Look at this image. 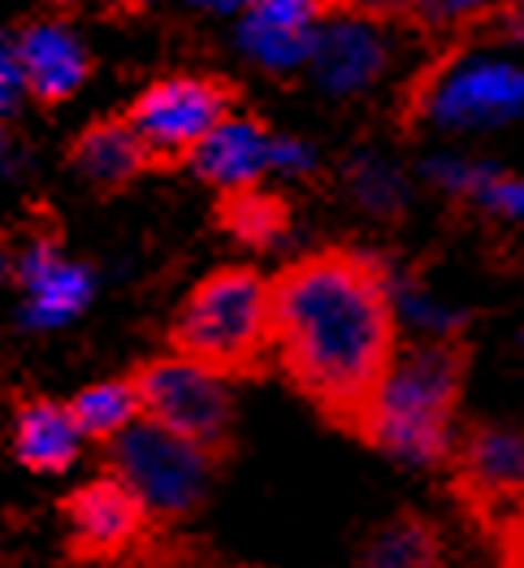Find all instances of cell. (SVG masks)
Segmentation results:
<instances>
[{"label": "cell", "mask_w": 524, "mask_h": 568, "mask_svg": "<svg viewBox=\"0 0 524 568\" xmlns=\"http://www.w3.org/2000/svg\"><path fill=\"white\" fill-rule=\"evenodd\" d=\"M399 317L378 256L321 247L274 274V361L333 429L378 443V417L399 365Z\"/></svg>", "instance_id": "obj_1"}, {"label": "cell", "mask_w": 524, "mask_h": 568, "mask_svg": "<svg viewBox=\"0 0 524 568\" xmlns=\"http://www.w3.org/2000/svg\"><path fill=\"white\" fill-rule=\"evenodd\" d=\"M174 361L222 382L265 378L274 361V278L251 265H222L204 274L178 304L165 334Z\"/></svg>", "instance_id": "obj_2"}, {"label": "cell", "mask_w": 524, "mask_h": 568, "mask_svg": "<svg viewBox=\"0 0 524 568\" xmlns=\"http://www.w3.org/2000/svg\"><path fill=\"white\" fill-rule=\"evenodd\" d=\"M473 369V347L460 334H438L399 352L378 417L381 452L412 465H446L455 443V417L464 382Z\"/></svg>", "instance_id": "obj_3"}, {"label": "cell", "mask_w": 524, "mask_h": 568, "mask_svg": "<svg viewBox=\"0 0 524 568\" xmlns=\"http://www.w3.org/2000/svg\"><path fill=\"white\" fill-rule=\"evenodd\" d=\"M126 386L140 404V422L187 443L213 469H226L235 460V395L222 378L174 356H152L126 374Z\"/></svg>", "instance_id": "obj_4"}, {"label": "cell", "mask_w": 524, "mask_h": 568, "mask_svg": "<svg viewBox=\"0 0 524 568\" xmlns=\"http://www.w3.org/2000/svg\"><path fill=\"white\" fill-rule=\"evenodd\" d=\"M235 113H243L238 83L222 74H169L147 83L131 100L126 122L147 148L152 174H174L183 165H195L199 148Z\"/></svg>", "instance_id": "obj_5"}, {"label": "cell", "mask_w": 524, "mask_h": 568, "mask_svg": "<svg viewBox=\"0 0 524 568\" xmlns=\"http://www.w3.org/2000/svg\"><path fill=\"white\" fill-rule=\"evenodd\" d=\"M109 474H117L140 495L152 529L165 534L199 513L217 469L187 443L140 422L109 447Z\"/></svg>", "instance_id": "obj_6"}, {"label": "cell", "mask_w": 524, "mask_h": 568, "mask_svg": "<svg viewBox=\"0 0 524 568\" xmlns=\"http://www.w3.org/2000/svg\"><path fill=\"white\" fill-rule=\"evenodd\" d=\"M446 486L469 525L494 538L524 499V429L490 422L460 426L446 456Z\"/></svg>", "instance_id": "obj_7"}, {"label": "cell", "mask_w": 524, "mask_h": 568, "mask_svg": "<svg viewBox=\"0 0 524 568\" xmlns=\"http://www.w3.org/2000/svg\"><path fill=\"white\" fill-rule=\"evenodd\" d=\"M65 556L74 565H117L147 538V508L117 474H100L61 499Z\"/></svg>", "instance_id": "obj_8"}, {"label": "cell", "mask_w": 524, "mask_h": 568, "mask_svg": "<svg viewBox=\"0 0 524 568\" xmlns=\"http://www.w3.org/2000/svg\"><path fill=\"white\" fill-rule=\"evenodd\" d=\"M13 61H18V74H22V88L48 109L65 104L92 74V52L56 18H35V22L18 27Z\"/></svg>", "instance_id": "obj_9"}, {"label": "cell", "mask_w": 524, "mask_h": 568, "mask_svg": "<svg viewBox=\"0 0 524 568\" xmlns=\"http://www.w3.org/2000/svg\"><path fill=\"white\" fill-rule=\"evenodd\" d=\"M321 83L333 92H360L378 79L390 61V48L381 40L378 9H347V4H326V22L312 52Z\"/></svg>", "instance_id": "obj_10"}, {"label": "cell", "mask_w": 524, "mask_h": 568, "mask_svg": "<svg viewBox=\"0 0 524 568\" xmlns=\"http://www.w3.org/2000/svg\"><path fill=\"white\" fill-rule=\"evenodd\" d=\"M274 161H278V135L265 126V118L243 109L199 148L195 170L222 195V191L260 187V174H269Z\"/></svg>", "instance_id": "obj_11"}, {"label": "cell", "mask_w": 524, "mask_h": 568, "mask_svg": "<svg viewBox=\"0 0 524 568\" xmlns=\"http://www.w3.org/2000/svg\"><path fill=\"white\" fill-rule=\"evenodd\" d=\"M70 165L88 179V187L95 195H117V191L131 187L135 179L152 174L147 148L131 131L126 113L122 118H95V122H88L74 135V143H70Z\"/></svg>", "instance_id": "obj_12"}, {"label": "cell", "mask_w": 524, "mask_h": 568, "mask_svg": "<svg viewBox=\"0 0 524 568\" xmlns=\"http://www.w3.org/2000/svg\"><path fill=\"white\" fill-rule=\"evenodd\" d=\"M433 109L442 122L455 126H490L524 109V70L516 65H473L446 74L438 83Z\"/></svg>", "instance_id": "obj_13"}, {"label": "cell", "mask_w": 524, "mask_h": 568, "mask_svg": "<svg viewBox=\"0 0 524 568\" xmlns=\"http://www.w3.org/2000/svg\"><path fill=\"white\" fill-rule=\"evenodd\" d=\"M326 22V4H256L243 18V44L247 52L269 65V70H290L317 52V36Z\"/></svg>", "instance_id": "obj_14"}, {"label": "cell", "mask_w": 524, "mask_h": 568, "mask_svg": "<svg viewBox=\"0 0 524 568\" xmlns=\"http://www.w3.org/2000/svg\"><path fill=\"white\" fill-rule=\"evenodd\" d=\"M22 283H27V308L35 326H61L74 313L88 308L92 300V270L88 265H70L56 256V243H31V252L18 265Z\"/></svg>", "instance_id": "obj_15"}, {"label": "cell", "mask_w": 524, "mask_h": 568, "mask_svg": "<svg viewBox=\"0 0 524 568\" xmlns=\"http://www.w3.org/2000/svg\"><path fill=\"white\" fill-rule=\"evenodd\" d=\"M79 426L61 399H22L13 422V452L31 474H65L79 460Z\"/></svg>", "instance_id": "obj_16"}, {"label": "cell", "mask_w": 524, "mask_h": 568, "mask_svg": "<svg viewBox=\"0 0 524 568\" xmlns=\"http://www.w3.org/2000/svg\"><path fill=\"white\" fill-rule=\"evenodd\" d=\"M360 568H451V551L438 521L403 508L360 542Z\"/></svg>", "instance_id": "obj_17"}, {"label": "cell", "mask_w": 524, "mask_h": 568, "mask_svg": "<svg viewBox=\"0 0 524 568\" xmlns=\"http://www.w3.org/2000/svg\"><path fill=\"white\" fill-rule=\"evenodd\" d=\"M217 226L238 243L269 247L290 231V209H286L282 195L265 187L222 191L217 195Z\"/></svg>", "instance_id": "obj_18"}, {"label": "cell", "mask_w": 524, "mask_h": 568, "mask_svg": "<svg viewBox=\"0 0 524 568\" xmlns=\"http://www.w3.org/2000/svg\"><path fill=\"white\" fill-rule=\"evenodd\" d=\"M70 417H74V426H79L83 438L113 447L126 429L140 426V404H135V395H131L126 378L95 382V386L79 390V395L70 399Z\"/></svg>", "instance_id": "obj_19"}, {"label": "cell", "mask_w": 524, "mask_h": 568, "mask_svg": "<svg viewBox=\"0 0 524 568\" xmlns=\"http://www.w3.org/2000/svg\"><path fill=\"white\" fill-rule=\"evenodd\" d=\"M122 568H208V560L195 556L191 542H143L135 547V560H117Z\"/></svg>", "instance_id": "obj_20"}, {"label": "cell", "mask_w": 524, "mask_h": 568, "mask_svg": "<svg viewBox=\"0 0 524 568\" xmlns=\"http://www.w3.org/2000/svg\"><path fill=\"white\" fill-rule=\"evenodd\" d=\"M494 551H499V568H524V499L494 529Z\"/></svg>", "instance_id": "obj_21"}, {"label": "cell", "mask_w": 524, "mask_h": 568, "mask_svg": "<svg viewBox=\"0 0 524 568\" xmlns=\"http://www.w3.org/2000/svg\"><path fill=\"white\" fill-rule=\"evenodd\" d=\"M481 195L490 209H499L503 217H521L524 222V179H485Z\"/></svg>", "instance_id": "obj_22"}, {"label": "cell", "mask_w": 524, "mask_h": 568, "mask_svg": "<svg viewBox=\"0 0 524 568\" xmlns=\"http://www.w3.org/2000/svg\"><path fill=\"white\" fill-rule=\"evenodd\" d=\"M485 31H490V36L499 31V36L524 44V4H503V9H494V18L485 22Z\"/></svg>", "instance_id": "obj_23"}, {"label": "cell", "mask_w": 524, "mask_h": 568, "mask_svg": "<svg viewBox=\"0 0 524 568\" xmlns=\"http://www.w3.org/2000/svg\"><path fill=\"white\" fill-rule=\"evenodd\" d=\"M22 88V74H18V61H13V48L0 40V109L13 104V95Z\"/></svg>", "instance_id": "obj_24"}, {"label": "cell", "mask_w": 524, "mask_h": 568, "mask_svg": "<svg viewBox=\"0 0 524 568\" xmlns=\"http://www.w3.org/2000/svg\"><path fill=\"white\" fill-rule=\"evenodd\" d=\"M4 270H9V256H4V243H0V278H4Z\"/></svg>", "instance_id": "obj_25"}, {"label": "cell", "mask_w": 524, "mask_h": 568, "mask_svg": "<svg viewBox=\"0 0 524 568\" xmlns=\"http://www.w3.org/2000/svg\"><path fill=\"white\" fill-rule=\"evenodd\" d=\"M0 152H4V135H0Z\"/></svg>", "instance_id": "obj_26"}]
</instances>
